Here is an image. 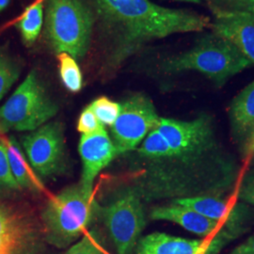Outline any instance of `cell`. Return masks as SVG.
I'll return each instance as SVG.
<instances>
[{
	"label": "cell",
	"instance_id": "f1b7e54d",
	"mask_svg": "<svg viewBox=\"0 0 254 254\" xmlns=\"http://www.w3.org/2000/svg\"><path fill=\"white\" fill-rule=\"evenodd\" d=\"M229 254H254V234Z\"/></svg>",
	"mask_w": 254,
	"mask_h": 254
},
{
	"label": "cell",
	"instance_id": "8992f818",
	"mask_svg": "<svg viewBox=\"0 0 254 254\" xmlns=\"http://www.w3.org/2000/svg\"><path fill=\"white\" fill-rule=\"evenodd\" d=\"M58 111V105L32 70L0 108V132H32L54 118Z\"/></svg>",
	"mask_w": 254,
	"mask_h": 254
},
{
	"label": "cell",
	"instance_id": "30bf717a",
	"mask_svg": "<svg viewBox=\"0 0 254 254\" xmlns=\"http://www.w3.org/2000/svg\"><path fill=\"white\" fill-rule=\"evenodd\" d=\"M150 217L154 220L174 222L192 234L211 240H218L224 244L235 238L221 223L206 218L192 209L173 202L170 205L152 209Z\"/></svg>",
	"mask_w": 254,
	"mask_h": 254
},
{
	"label": "cell",
	"instance_id": "e0dca14e",
	"mask_svg": "<svg viewBox=\"0 0 254 254\" xmlns=\"http://www.w3.org/2000/svg\"><path fill=\"white\" fill-rule=\"evenodd\" d=\"M5 142L10 170L20 188L34 193L43 192L45 188L36 174L32 172V168L17 140L13 136H10Z\"/></svg>",
	"mask_w": 254,
	"mask_h": 254
},
{
	"label": "cell",
	"instance_id": "7c38bea8",
	"mask_svg": "<svg viewBox=\"0 0 254 254\" xmlns=\"http://www.w3.org/2000/svg\"><path fill=\"white\" fill-rule=\"evenodd\" d=\"M173 202L221 223L235 238L245 231L244 222L248 218V207L243 204L230 202L219 196L182 198L175 199Z\"/></svg>",
	"mask_w": 254,
	"mask_h": 254
},
{
	"label": "cell",
	"instance_id": "4dcf8cb0",
	"mask_svg": "<svg viewBox=\"0 0 254 254\" xmlns=\"http://www.w3.org/2000/svg\"><path fill=\"white\" fill-rule=\"evenodd\" d=\"M9 2L10 0H0V12L9 6Z\"/></svg>",
	"mask_w": 254,
	"mask_h": 254
},
{
	"label": "cell",
	"instance_id": "4316f807",
	"mask_svg": "<svg viewBox=\"0 0 254 254\" xmlns=\"http://www.w3.org/2000/svg\"><path fill=\"white\" fill-rule=\"evenodd\" d=\"M104 127H105L101 124L99 120L96 118L95 114L92 112L89 106L86 109H84L77 122L78 132H80L82 135L91 134Z\"/></svg>",
	"mask_w": 254,
	"mask_h": 254
},
{
	"label": "cell",
	"instance_id": "d6986e66",
	"mask_svg": "<svg viewBox=\"0 0 254 254\" xmlns=\"http://www.w3.org/2000/svg\"><path fill=\"white\" fill-rule=\"evenodd\" d=\"M60 62V75L64 87L71 92H78L82 89V73L76 61L67 53L58 55Z\"/></svg>",
	"mask_w": 254,
	"mask_h": 254
},
{
	"label": "cell",
	"instance_id": "d4e9b609",
	"mask_svg": "<svg viewBox=\"0 0 254 254\" xmlns=\"http://www.w3.org/2000/svg\"><path fill=\"white\" fill-rule=\"evenodd\" d=\"M39 244L0 236V254H36Z\"/></svg>",
	"mask_w": 254,
	"mask_h": 254
},
{
	"label": "cell",
	"instance_id": "ffe728a7",
	"mask_svg": "<svg viewBox=\"0 0 254 254\" xmlns=\"http://www.w3.org/2000/svg\"><path fill=\"white\" fill-rule=\"evenodd\" d=\"M20 190L21 188L10 170L6 142L0 137V199L13 196Z\"/></svg>",
	"mask_w": 254,
	"mask_h": 254
},
{
	"label": "cell",
	"instance_id": "cb8c5ba5",
	"mask_svg": "<svg viewBox=\"0 0 254 254\" xmlns=\"http://www.w3.org/2000/svg\"><path fill=\"white\" fill-rule=\"evenodd\" d=\"M89 107L104 127H112L121 111L120 103L110 100L106 96H101L92 101Z\"/></svg>",
	"mask_w": 254,
	"mask_h": 254
},
{
	"label": "cell",
	"instance_id": "52a82bcc",
	"mask_svg": "<svg viewBox=\"0 0 254 254\" xmlns=\"http://www.w3.org/2000/svg\"><path fill=\"white\" fill-rule=\"evenodd\" d=\"M105 225L118 254H134L146 225L145 213L138 194L127 190L101 208Z\"/></svg>",
	"mask_w": 254,
	"mask_h": 254
},
{
	"label": "cell",
	"instance_id": "7402d4cb",
	"mask_svg": "<svg viewBox=\"0 0 254 254\" xmlns=\"http://www.w3.org/2000/svg\"><path fill=\"white\" fill-rule=\"evenodd\" d=\"M21 67L9 53L0 49V101L18 79Z\"/></svg>",
	"mask_w": 254,
	"mask_h": 254
},
{
	"label": "cell",
	"instance_id": "9c48e42d",
	"mask_svg": "<svg viewBox=\"0 0 254 254\" xmlns=\"http://www.w3.org/2000/svg\"><path fill=\"white\" fill-rule=\"evenodd\" d=\"M27 160L35 173L50 177L59 173L64 163L63 125L51 122L22 137Z\"/></svg>",
	"mask_w": 254,
	"mask_h": 254
},
{
	"label": "cell",
	"instance_id": "6da1fadb",
	"mask_svg": "<svg viewBox=\"0 0 254 254\" xmlns=\"http://www.w3.org/2000/svg\"><path fill=\"white\" fill-rule=\"evenodd\" d=\"M167 140L172 154L146 158L156 168V189L176 199L227 194L236 186L240 168L219 141L208 114L192 121L161 118L155 128Z\"/></svg>",
	"mask_w": 254,
	"mask_h": 254
},
{
	"label": "cell",
	"instance_id": "8fae6325",
	"mask_svg": "<svg viewBox=\"0 0 254 254\" xmlns=\"http://www.w3.org/2000/svg\"><path fill=\"white\" fill-rule=\"evenodd\" d=\"M79 154L83 164L79 184L84 190L93 193V182L96 176L119 155L118 152L104 127L94 133L82 135Z\"/></svg>",
	"mask_w": 254,
	"mask_h": 254
},
{
	"label": "cell",
	"instance_id": "2e32d148",
	"mask_svg": "<svg viewBox=\"0 0 254 254\" xmlns=\"http://www.w3.org/2000/svg\"><path fill=\"white\" fill-rule=\"evenodd\" d=\"M0 236L39 244L40 229L30 214L0 200Z\"/></svg>",
	"mask_w": 254,
	"mask_h": 254
},
{
	"label": "cell",
	"instance_id": "3957f363",
	"mask_svg": "<svg viewBox=\"0 0 254 254\" xmlns=\"http://www.w3.org/2000/svg\"><path fill=\"white\" fill-rule=\"evenodd\" d=\"M101 207L93 193L73 185L50 198L42 212L46 241L64 249L74 242L92 220L100 214Z\"/></svg>",
	"mask_w": 254,
	"mask_h": 254
},
{
	"label": "cell",
	"instance_id": "603a6c76",
	"mask_svg": "<svg viewBox=\"0 0 254 254\" xmlns=\"http://www.w3.org/2000/svg\"><path fill=\"white\" fill-rule=\"evenodd\" d=\"M137 152L144 158H158L171 155L172 149L164 136L154 129L143 139Z\"/></svg>",
	"mask_w": 254,
	"mask_h": 254
},
{
	"label": "cell",
	"instance_id": "4fadbf2b",
	"mask_svg": "<svg viewBox=\"0 0 254 254\" xmlns=\"http://www.w3.org/2000/svg\"><path fill=\"white\" fill-rule=\"evenodd\" d=\"M224 246L207 238L189 239L153 233L139 238L134 254H218Z\"/></svg>",
	"mask_w": 254,
	"mask_h": 254
},
{
	"label": "cell",
	"instance_id": "44dd1931",
	"mask_svg": "<svg viewBox=\"0 0 254 254\" xmlns=\"http://www.w3.org/2000/svg\"><path fill=\"white\" fill-rule=\"evenodd\" d=\"M214 16L242 14L254 18V0H206Z\"/></svg>",
	"mask_w": 254,
	"mask_h": 254
},
{
	"label": "cell",
	"instance_id": "5bb4252c",
	"mask_svg": "<svg viewBox=\"0 0 254 254\" xmlns=\"http://www.w3.org/2000/svg\"><path fill=\"white\" fill-rule=\"evenodd\" d=\"M212 32L230 41L254 64V18L242 14L215 16L210 24Z\"/></svg>",
	"mask_w": 254,
	"mask_h": 254
},
{
	"label": "cell",
	"instance_id": "1f68e13d",
	"mask_svg": "<svg viewBox=\"0 0 254 254\" xmlns=\"http://www.w3.org/2000/svg\"><path fill=\"white\" fill-rule=\"evenodd\" d=\"M174 1H181V2H190V3H200V0H174Z\"/></svg>",
	"mask_w": 254,
	"mask_h": 254
},
{
	"label": "cell",
	"instance_id": "484cf974",
	"mask_svg": "<svg viewBox=\"0 0 254 254\" xmlns=\"http://www.w3.org/2000/svg\"><path fill=\"white\" fill-rule=\"evenodd\" d=\"M94 235L91 233L83 236L79 242L72 246L64 254H104Z\"/></svg>",
	"mask_w": 254,
	"mask_h": 254
},
{
	"label": "cell",
	"instance_id": "ac0fdd59",
	"mask_svg": "<svg viewBox=\"0 0 254 254\" xmlns=\"http://www.w3.org/2000/svg\"><path fill=\"white\" fill-rule=\"evenodd\" d=\"M44 3L37 2L30 6L16 23L25 46H32L41 33L44 24Z\"/></svg>",
	"mask_w": 254,
	"mask_h": 254
},
{
	"label": "cell",
	"instance_id": "ba28073f",
	"mask_svg": "<svg viewBox=\"0 0 254 254\" xmlns=\"http://www.w3.org/2000/svg\"><path fill=\"white\" fill-rule=\"evenodd\" d=\"M121 111L111 127L112 141L118 154L136 149L157 127L158 116L153 101L144 93H135L120 103Z\"/></svg>",
	"mask_w": 254,
	"mask_h": 254
},
{
	"label": "cell",
	"instance_id": "83f0119b",
	"mask_svg": "<svg viewBox=\"0 0 254 254\" xmlns=\"http://www.w3.org/2000/svg\"><path fill=\"white\" fill-rule=\"evenodd\" d=\"M237 199L254 205V168L247 172L242 178L237 192Z\"/></svg>",
	"mask_w": 254,
	"mask_h": 254
},
{
	"label": "cell",
	"instance_id": "f546056e",
	"mask_svg": "<svg viewBox=\"0 0 254 254\" xmlns=\"http://www.w3.org/2000/svg\"><path fill=\"white\" fill-rule=\"evenodd\" d=\"M242 152L245 158L254 161V132L242 147Z\"/></svg>",
	"mask_w": 254,
	"mask_h": 254
},
{
	"label": "cell",
	"instance_id": "277c9868",
	"mask_svg": "<svg viewBox=\"0 0 254 254\" xmlns=\"http://www.w3.org/2000/svg\"><path fill=\"white\" fill-rule=\"evenodd\" d=\"M251 65L252 63L230 41L212 32L190 50L165 60L161 69L167 73L196 71L221 87Z\"/></svg>",
	"mask_w": 254,
	"mask_h": 254
},
{
	"label": "cell",
	"instance_id": "9a60e30c",
	"mask_svg": "<svg viewBox=\"0 0 254 254\" xmlns=\"http://www.w3.org/2000/svg\"><path fill=\"white\" fill-rule=\"evenodd\" d=\"M229 117L234 138L243 147L254 132V80L233 100Z\"/></svg>",
	"mask_w": 254,
	"mask_h": 254
},
{
	"label": "cell",
	"instance_id": "7a4b0ae2",
	"mask_svg": "<svg viewBox=\"0 0 254 254\" xmlns=\"http://www.w3.org/2000/svg\"><path fill=\"white\" fill-rule=\"evenodd\" d=\"M93 17L102 69L117 71L150 42L210 27L207 16L189 9H169L150 0H85Z\"/></svg>",
	"mask_w": 254,
	"mask_h": 254
},
{
	"label": "cell",
	"instance_id": "5b68a950",
	"mask_svg": "<svg viewBox=\"0 0 254 254\" xmlns=\"http://www.w3.org/2000/svg\"><path fill=\"white\" fill-rule=\"evenodd\" d=\"M45 35L57 54L74 60L88 54L93 35V17L85 0H46Z\"/></svg>",
	"mask_w": 254,
	"mask_h": 254
}]
</instances>
